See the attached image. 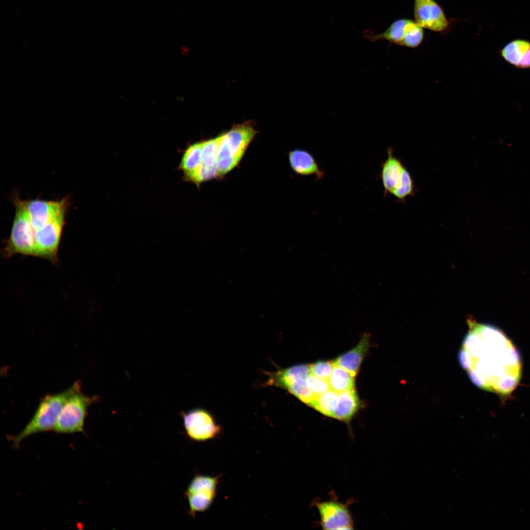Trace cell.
I'll list each match as a JSON object with an SVG mask.
<instances>
[{
    "label": "cell",
    "instance_id": "5b68a950",
    "mask_svg": "<svg viewBox=\"0 0 530 530\" xmlns=\"http://www.w3.org/2000/svg\"><path fill=\"white\" fill-rule=\"evenodd\" d=\"M96 397H90L81 392H74L67 399L58 417L53 430L62 434L83 432L89 406Z\"/></svg>",
    "mask_w": 530,
    "mask_h": 530
},
{
    "label": "cell",
    "instance_id": "3957f363",
    "mask_svg": "<svg viewBox=\"0 0 530 530\" xmlns=\"http://www.w3.org/2000/svg\"><path fill=\"white\" fill-rule=\"evenodd\" d=\"M81 388L80 381L61 393L47 395L40 400L32 417L23 430L12 439L15 448L21 442L34 434L53 430L60 411L67 398Z\"/></svg>",
    "mask_w": 530,
    "mask_h": 530
},
{
    "label": "cell",
    "instance_id": "9c48e42d",
    "mask_svg": "<svg viewBox=\"0 0 530 530\" xmlns=\"http://www.w3.org/2000/svg\"><path fill=\"white\" fill-rule=\"evenodd\" d=\"M27 215L35 231L58 217L66 212L67 200L45 201L39 199L23 201Z\"/></svg>",
    "mask_w": 530,
    "mask_h": 530
},
{
    "label": "cell",
    "instance_id": "e0dca14e",
    "mask_svg": "<svg viewBox=\"0 0 530 530\" xmlns=\"http://www.w3.org/2000/svg\"><path fill=\"white\" fill-rule=\"evenodd\" d=\"M306 378L299 377L281 382L275 387L287 391L308 405L316 396L310 388Z\"/></svg>",
    "mask_w": 530,
    "mask_h": 530
},
{
    "label": "cell",
    "instance_id": "7402d4cb",
    "mask_svg": "<svg viewBox=\"0 0 530 530\" xmlns=\"http://www.w3.org/2000/svg\"><path fill=\"white\" fill-rule=\"evenodd\" d=\"M218 146L217 136L201 142V163L202 164L216 168Z\"/></svg>",
    "mask_w": 530,
    "mask_h": 530
},
{
    "label": "cell",
    "instance_id": "7a4b0ae2",
    "mask_svg": "<svg viewBox=\"0 0 530 530\" xmlns=\"http://www.w3.org/2000/svg\"><path fill=\"white\" fill-rule=\"evenodd\" d=\"M256 134L251 122H246L217 136L216 168L219 179L238 165Z\"/></svg>",
    "mask_w": 530,
    "mask_h": 530
},
{
    "label": "cell",
    "instance_id": "2e32d148",
    "mask_svg": "<svg viewBox=\"0 0 530 530\" xmlns=\"http://www.w3.org/2000/svg\"><path fill=\"white\" fill-rule=\"evenodd\" d=\"M338 393L337 405L333 418L343 421H348L359 409L360 400L354 389Z\"/></svg>",
    "mask_w": 530,
    "mask_h": 530
},
{
    "label": "cell",
    "instance_id": "5bb4252c",
    "mask_svg": "<svg viewBox=\"0 0 530 530\" xmlns=\"http://www.w3.org/2000/svg\"><path fill=\"white\" fill-rule=\"evenodd\" d=\"M289 159L292 169L298 175H315L318 178L323 176V172L315 159L306 151L300 149L292 151L289 153Z\"/></svg>",
    "mask_w": 530,
    "mask_h": 530
},
{
    "label": "cell",
    "instance_id": "44dd1931",
    "mask_svg": "<svg viewBox=\"0 0 530 530\" xmlns=\"http://www.w3.org/2000/svg\"><path fill=\"white\" fill-rule=\"evenodd\" d=\"M338 396V393L330 389L316 397L308 405L322 414L333 418L337 405Z\"/></svg>",
    "mask_w": 530,
    "mask_h": 530
},
{
    "label": "cell",
    "instance_id": "277c9868",
    "mask_svg": "<svg viewBox=\"0 0 530 530\" xmlns=\"http://www.w3.org/2000/svg\"><path fill=\"white\" fill-rule=\"evenodd\" d=\"M15 214L3 254L10 257L15 254L35 256V232L23 201L16 199Z\"/></svg>",
    "mask_w": 530,
    "mask_h": 530
},
{
    "label": "cell",
    "instance_id": "6da1fadb",
    "mask_svg": "<svg viewBox=\"0 0 530 530\" xmlns=\"http://www.w3.org/2000/svg\"><path fill=\"white\" fill-rule=\"evenodd\" d=\"M468 331L459 352V364L472 382L483 390L506 396L517 387L522 376L520 353L500 329L467 319Z\"/></svg>",
    "mask_w": 530,
    "mask_h": 530
},
{
    "label": "cell",
    "instance_id": "d4e9b609",
    "mask_svg": "<svg viewBox=\"0 0 530 530\" xmlns=\"http://www.w3.org/2000/svg\"><path fill=\"white\" fill-rule=\"evenodd\" d=\"M334 366V362H317L310 365V374L328 380L332 373Z\"/></svg>",
    "mask_w": 530,
    "mask_h": 530
},
{
    "label": "cell",
    "instance_id": "8992f818",
    "mask_svg": "<svg viewBox=\"0 0 530 530\" xmlns=\"http://www.w3.org/2000/svg\"><path fill=\"white\" fill-rule=\"evenodd\" d=\"M186 435L195 442H205L219 437L222 428L212 415L203 408H195L182 413Z\"/></svg>",
    "mask_w": 530,
    "mask_h": 530
},
{
    "label": "cell",
    "instance_id": "52a82bcc",
    "mask_svg": "<svg viewBox=\"0 0 530 530\" xmlns=\"http://www.w3.org/2000/svg\"><path fill=\"white\" fill-rule=\"evenodd\" d=\"M220 476L195 475L185 492L189 504V514L207 510L212 505L216 494Z\"/></svg>",
    "mask_w": 530,
    "mask_h": 530
},
{
    "label": "cell",
    "instance_id": "ffe728a7",
    "mask_svg": "<svg viewBox=\"0 0 530 530\" xmlns=\"http://www.w3.org/2000/svg\"><path fill=\"white\" fill-rule=\"evenodd\" d=\"M354 377L349 371L334 364L332 373L328 381L330 389L340 393L354 389Z\"/></svg>",
    "mask_w": 530,
    "mask_h": 530
},
{
    "label": "cell",
    "instance_id": "9a60e30c",
    "mask_svg": "<svg viewBox=\"0 0 530 530\" xmlns=\"http://www.w3.org/2000/svg\"><path fill=\"white\" fill-rule=\"evenodd\" d=\"M415 23V21L410 19H398L393 22L383 32L379 34L367 32L365 37L371 42L384 39L399 45Z\"/></svg>",
    "mask_w": 530,
    "mask_h": 530
},
{
    "label": "cell",
    "instance_id": "603a6c76",
    "mask_svg": "<svg viewBox=\"0 0 530 530\" xmlns=\"http://www.w3.org/2000/svg\"><path fill=\"white\" fill-rule=\"evenodd\" d=\"M415 193V187L414 181L410 173L405 168L403 171L400 184L393 191L392 194L398 200L404 201L407 197L413 196Z\"/></svg>",
    "mask_w": 530,
    "mask_h": 530
},
{
    "label": "cell",
    "instance_id": "7c38bea8",
    "mask_svg": "<svg viewBox=\"0 0 530 530\" xmlns=\"http://www.w3.org/2000/svg\"><path fill=\"white\" fill-rule=\"evenodd\" d=\"M405 166L394 155L393 149H387V158L382 164L381 179L385 193L391 194L400 184Z\"/></svg>",
    "mask_w": 530,
    "mask_h": 530
},
{
    "label": "cell",
    "instance_id": "ba28073f",
    "mask_svg": "<svg viewBox=\"0 0 530 530\" xmlns=\"http://www.w3.org/2000/svg\"><path fill=\"white\" fill-rule=\"evenodd\" d=\"M65 212L35 232V256L56 264L58 251L65 224Z\"/></svg>",
    "mask_w": 530,
    "mask_h": 530
},
{
    "label": "cell",
    "instance_id": "d6986e66",
    "mask_svg": "<svg viewBox=\"0 0 530 530\" xmlns=\"http://www.w3.org/2000/svg\"><path fill=\"white\" fill-rule=\"evenodd\" d=\"M201 164V142L189 146L185 150L179 164L185 178L193 173Z\"/></svg>",
    "mask_w": 530,
    "mask_h": 530
},
{
    "label": "cell",
    "instance_id": "4fadbf2b",
    "mask_svg": "<svg viewBox=\"0 0 530 530\" xmlns=\"http://www.w3.org/2000/svg\"><path fill=\"white\" fill-rule=\"evenodd\" d=\"M369 346V335L365 334L355 347L341 355L334 363L349 371L355 377Z\"/></svg>",
    "mask_w": 530,
    "mask_h": 530
},
{
    "label": "cell",
    "instance_id": "ac0fdd59",
    "mask_svg": "<svg viewBox=\"0 0 530 530\" xmlns=\"http://www.w3.org/2000/svg\"><path fill=\"white\" fill-rule=\"evenodd\" d=\"M530 48V42L517 39L507 44L501 51L502 57L508 63L518 67Z\"/></svg>",
    "mask_w": 530,
    "mask_h": 530
},
{
    "label": "cell",
    "instance_id": "cb8c5ba5",
    "mask_svg": "<svg viewBox=\"0 0 530 530\" xmlns=\"http://www.w3.org/2000/svg\"><path fill=\"white\" fill-rule=\"evenodd\" d=\"M424 36L423 27L415 23L399 45L414 48L422 43Z\"/></svg>",
    "mask_w": 530,
    "mask_h": 530
},
{
    "label": "cell",
    "instance_id": "484cf974",
    "mask_svg": "<svg viewBox=\"0 0 530 530\" xmlns=\"http://www.w3.org/2000/svg\"><path fill=\"white\" fill-rule=\"evenodd\" d=\"M306 379L310 388L316 397L330 389L328 380L318 377L311 374Z\"/></svg>",
    "mask_w": 530,
    "mask_h": 530
},
{
    "label": "cell",
    "instance_id": "30bf717a",
    "mask_svg": "<svg viewBox=\"0 0 530 530\" xmlns=\"http://www.w3.org/2000/svg\"><path fill=\"white\" fill-rule=\"evenodd\" d=\"M324 530H352L354 524L347 507L343 503L326 501L316 504Z\"/></svg>",
    "mask_w": 530,
    "mask_h": 530
},
{
    "label": "cell",
    "instance_id": "8fae6325",
    "mask_svg": "<svg viewBox=\"0 0 530 530\" xmlns=\"http://www.w3.org/2000/svg\"><path fill=\"white\" fill-rule=\"evenodd\" d=\"M414 14L416 23L433 31H444L449 25L442 8L434 0H415Z\"/></svg>",
    "mask_w": 530,
    "mask_h": 530
}]
</instances>
